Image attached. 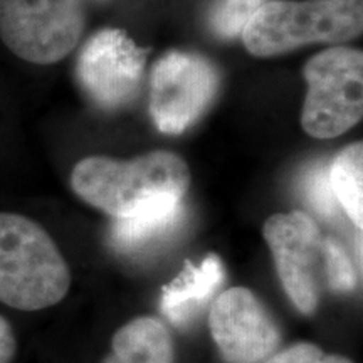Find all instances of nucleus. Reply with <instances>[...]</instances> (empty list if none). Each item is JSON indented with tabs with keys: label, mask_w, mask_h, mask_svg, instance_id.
Returning <instances> with one entry per match:
<instances>
[{
	"label": "nucleus",
	"mask_w": 363,
	"mask_h": 363,
	"mask_svg": "<svg viewBox=\"0 0 363 363\" xmlns=\"http://www.w3.org/2000/svg\"><path fill=\"white\" fill-rule=\"evenodd\" d=\"M284 293L303 315H315L323 283L325 235L301 211L274 214L262 227Z\"/></svg>",
	"instance_id": "0eeeda50"
},
{
	"label": "nucleus",
	"mask_w": 363,
	"mask_h": 363,
	"mask_svg": "<svg viewBox=\"0 0 363 363\" xmlns=\"http://www.w3.org/2000/svg\"><path fill=\"white\" fill-rule=\"evenodd\" d=\"M323 283L335 293H352L358 286L355 264L333 238H325L323 242Z\"/></svg>",
	"instance_id": "2eb2a0df"
},
{
	"label": "nucleus",
	"mask_w": 363,
	"mask_h": 363,
	"mask_svg": "<svg viewBox=\"0 0 363 363\" xmlns=\"http://www.w3.org/2000/svg\"><path fill=\"white\" fill-rule=\"evenodd\" d=\"M305 197L310 206L320 216L331 217L337 214V199L331 192L328 182V170L318 167L306 177L305 180Z\"/></svg>",
	"instance_id": "f3484780"
},
{
	"label": "nucleus",
	"mask_w": 363,
	"mask_h": 363,
	"mask_svg": "<svg viewBox=\"0 0 363 363\" xmlns=\"http://www.w3.org/2000/svg\"><path fill=\"white\" fill-rule=\"evenodd\" d=\"M184 217V199H165L133 216L115 219L110 233L111 246L120 252L147 251L175 234Z\"/></svg>",
	"instance_id": "9b49d317"
},
{
	"label": "nucleus",
	"mask_w": 363,
	"mask_h": 363,
	"mask_svg": "<svg viewBox=\"0 0 363 363\" xmlns=\"http://www.w3.org/2000/svg\"><path fill=\"white\" fill-rule=\"evenodd\" d=\"M308 93L301 126L318 140L352 130L363 115V54L360 49L330 48L305 65Z\"/></svg>",
	"instance_id": "20e7f679"
},
{
	"label": "nucleus",
	"mask_w": 363,
	"mask_h": 363,
	"mask_svg": "<svg viewBox=\"0 0 363 363\" xmlns=\"http://www.w3.org/2000/svg\"><path fill=\"white\" fill-rule=\"evenodd\" d=\"M17 352V340L12 326L0 315V363H11Z\"/></svg>",
	"instance_id": "a211bd4d"
},
{
	"label": "nucleus",
	"mask_w": 363,
	"mask_h": 363,
	"mask_svg": "<svg viewBox=\"0 0 363 363\" xmlns=\"http://www.w3.org/2000/svg\"><path fill=\"white\" fill-rule=\"evenodd\" d=\"M267 0H214L208 11V26L222 39H234Z\"/></svg>",
	"instance_id": "4468645a"
},
{
	"label": "nucleus",
	"mask_w": 363,
	"mask_h": 363,
	"mask_svg": "<svg viewBox=\"0 0 363 363\" xmlns=\"http://www.w3.org/2000/svg\"><path fill=\"white\" fill-rule=\"evenodd\" d=\"M190 179L184 158L157 150L133 160L86 157L71 172V189L88 206L123 219L165 199H184Z\"/></svg>",
	"instance_id": "f257e3e1"
},
{
	"label": "nucleus",
	"mask_w": 363,
	"mask_h": 363,
	"mask_svg": "<svg viewBox=\"0 0 363 363\" xmlns=\"http://www.w3.org/2000/svg\"><path fill=\"white\" fill-rule=\"evenodd\" d=\"M147 52L125 30H99L91 35L79 54L78 81L94 103L106 110H116L138 93Z\"/></svg>",
	"instance_id": "1a4fd4ad"
},
{
	"label": "nucleus",
	"mask_w": 363,
	"mask_h": 363,
	"mask_svg": "<svg viewBox=\"0 0 363 363\" xmlns=\"http://www.w3.org/2000/svg\"><path fill=\"white\" fill-rule=\"evenodd\" d=\"M84 22V0H0V38L33 65H54L72 52Z\"/></svg>",
	"instance_id": "39448f33"
},
{
	"label": "nucleus",
	"mask_w": 363,
	"mask_h": 363,
	"mask_svg": "<svg viewBox=\"0 0 363 363\" xmlns=\"http://www.w3.org/2000/svg\"><path fill=\"white\" fill-rule=\"evenodd\" d=\"M208 328L225 363H261L279 350L278 323L256 293L242 286L212 301Z\"/></svg>",
	"instance_id": "6e6552de"
},
{
	"label": "nucleus",
	"mask_w": 363,
	"mask_h": 363,
	"mask_svg": "<svg viewBox=\"0 0 363 363\" xmlns=\"http://www.w3.org/2000/svg\"><path fill=\"white\" fill-rule=\"evenodd\" d=\"M328 182L337 202L358 230L363 224V143L348 145L335 157Z\"/></svg>",
	"instance_id": "ddd939ff"
},
{
	"label": "nucleus",
	"mask_w": 363,
	"mask_h": 363,
	"mask_svg": "<svg viewBox=\"0 0 363 363\" xmlns=\"http://www.w3.org/2000/svg\"><path fill=\"white\" fill-rule=\"evenodd\" d=\"M220 74L207 57L169 51L153 65L150 115L162 133L180 135L199 121L219 93Z\"/></svg>",
	"instance_id": "423d86ee"
},
{
	"label": "nucleus",
	"mask_w": 363,
	"mask_h": 363,
	"mask_svg": "<svg viewBox=\"0 0 363 363\" xmlns=\"http://www.w3.org/2000/svg\"><path fill=\"white\" fill-rule=\"evenodd\" d=\"M363 30V0H269L242 29L252 56L276 57L301 45L340 44Z\"/></svg>",
	"instance_id": "7ed1b4c3"
},
{
	"label": "nucleus",
	"mask_w": 363,
	"mask_h": 363,
	"mask_svg": "<svg viewBox=\"0 0 363 363\" xmlns=\"http://www.w3.org/2000/svg\"><path fill=\"white\" fill-rule=\"evenodd\" d=\"M71 269L38 222L0 212V303L21 311L56 306L71 288Z\"/></svg>",
	"instance_id": "f03ea898"
},
{
	"label": "nucleus",
	"mask_w": 363,
	"mask_h": 363,
	"mask_svg": "<svg viewBox=\"0 0 363 363\" xmlns=\"http://www.w3.org/2000/svg\"><path fill=\"white\" fill-rule=\"evenodd\" d=\"M261 363H353L350 358L325 353L323 348L310 342H298L289 347L276 350L269 358Z\"/></svg>",
	"instance_id": "dca6fc26"
},
{
	"label": "nucleus",
	"mask_w": 363,
	"mask_h": 363,
	"mask_svg": "<svg viewBox=\"0 0 363 363\" xmlns=\"http://www.w3.org/2000/svg\"><path fill=\"white\" fill-rule=\"evenodd\" d=\"M224 262L217 254H207L199 266L185 261L177 278L163 286L160 311L175 326H185L201 315L211 298L224 283Z\"/></svg>",
	"instance_id": "9d476101"
},
{
	"label": "nucleus",
	"mask_w": 363,
	"mask_h": 363,
	"mask_svg": "<svg viewBox=\"0 0 363 363\" xmlns=\"http://www.w3.org/2000/svg\"><path fill=\"white\" fill-rule=\"evenodd\" d=\"M174 340L158 318L140 316L113 335L111 353L101 363H174Z\"/></svg>",
	"instance_id": "f8f14e48"
}]
</instances>
